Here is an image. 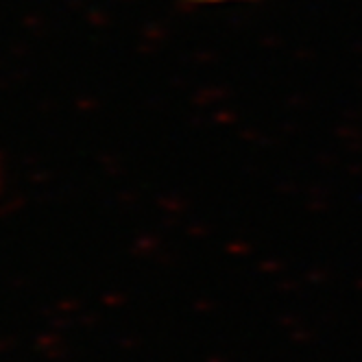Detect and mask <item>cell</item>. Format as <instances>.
Returning a JSON list of instances; mask_svg holds the SVG:
<instances>
[{
	"label": "cell",
	"mask_w": 362,
	"mask_h": 362,
	"mask_svg": "<svg viewBox=\"0 0 362 362\" xmlns=\"http://www.w3.org/2000/svg\"><path fill=\"white\" fill-rule=\"evenodd\" d=\"M194 3H205V5H221V3H236V0H194Z\"/></svg>",
	"instance_id": "obj_1"
}]
</instances>
